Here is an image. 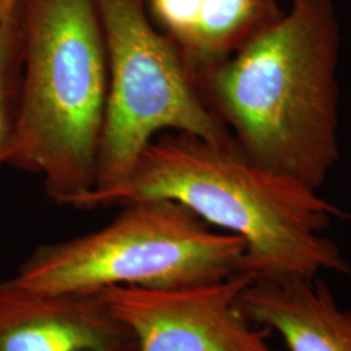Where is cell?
Here are the masks:
<instances>
[{
  "mask_svg": "<svg viewBox=\"0 0 351 351\" xmlns=\"http://www.w3.org/2000/svg\"><path fill=\"white\" fill-rule=\"evenodd\" d=\"M339 24L332 0L290 8L194 75L249 159L319 190L339 162Z\"/></svg>",
  "mask_w": 351,
  "mask_h": 351,
  "instance_id": "cell-1",
  "label": "cell"
},
{
  "mask_svg": "<svg viewBox=\"0 0 351 351\" xmlns=\"http://www.w3.org/2000/svg\"><path fill=\"white\" fill-rule=\"evenodd\" d=\"M169 199L245 243L242 272L252 280L350 275L324 232L349 215L317 190L252 162L236 143L162 133L143 151L123 186L99 207Z\"/></svg>",
  "mask_w": 351,
  "mask_h": 351,
  "instance_id": "cell-2",
  "label": "cell"
},
{
  "mask_svg": "<svg viewBox=\"0 0 351 351\" xmlns=\"http://www.w3.org/2000/svg\"><path fill=\"white\" fill-rule=\"evenodd\" d=\"M23 85L7 164L77 208L97 184L108 60L97 0H17Z\"/></svg>",
  "mask_w": 351,
  "mask_h": 351,
  "instance_id": "cell-3",
  "label": "cell"
},
{
  "mask_svg": "<svg viewBox=\"0 0 351 351\" xmlns=\"http://www.w3.org/2000/svg\"><path fill=\"white\" fill-rule=\"evenodd\" d=\"M123 207L95 232L38 246L11 280L38 293L94 294L202 287L242 272L243 241L213 230L185 206L147 199Z\"/></svg>",
  "mask_w": 351,
  "mask_h": 351,
  "instance_id": "cell-4",
  "label": "cell"
},
{
  "mask_svg": "<svg viewBox=\"0 0 351 351\" xmlns=\"http://www.w3.org/2000/svg\"><path fill=\"white\" fill-rule=\"evenodd\" d=\"M108 60V91L97 184L77 208H98L123 186L162 133L233 143L203 99L175 42L151 24L146 0H97Z\"/></svg>",
  "mask_w": 351,
  "mask_h": 351,
  "instance_id": "cell-5",
  "label": "cell"
},
{
  "mask_svg": "<svg viewBox=\"0 0 351 351\" xmlns=\"http://www.w3.org/2000/svg\"><path fill=\"white\" fill-rule=\"evenodd\" d=\"M251 280L241 272L202 287H113L99 294L133 332L138 351H280L239 308Z\"/></svg>",
  "mask_w": 351,
  "mask_h": 351,
  "instance_id": "cell-6",
  "label": "cell"
},
{
  "mask_svg": "<svg viewBox=\"0 0 351 351\" xmlns=\"http://www.w3.org/2000/svg\"><path fill=\"white\" fill-rule=\"evenodd\" d=\"M0 351H138L133 332L94 294L38 293L0 281Z\"/></svg>",
  "mask_w": 351,
  "mask_h": 351,
  "instance_id": "cell-7",
  "label": "cell"
},
{
  "mask_svg": "<svg viewBox=\"0 0 351 351\" xmlns=\"http://www.w3.org/2000/svg\"><path fill=\"white\" fill-rule=\"evenodd\" d=\"M252 324L274 330L288 351H351V307L320 278L251 280L239 298Z\"/></svg>",
  "mask_w": 351,
  "mask_h": 351,
  "instance_id": "cell-8",
  "label": "cell"
},
{
  "mask_svg": "<svg viewBox=\"0 0 351 351\" xmlns=\"http://www.w3.org/2000/svg\"><path fill=\"white\" fill-rule=\"evenodd\" d=\"M282 13L276 0H204L182 58L193 75L232 55Z\"/></svg>",
  "mask_w": 351,
  "mask_h": 351,
  "instance_id": "cell-9",
  "label": "cell"
},
{
  "mask_svg": "<svg viewBox=\"0 0 351 351\" xmlns=\"http://www.w3.org/2000/svg\"><path fill=\"white\" fill-rule=\"evenodd\" d=\"M23 32L19 5L0 21V165L7 164L16 133L23 85Z\"/></svg>",
  "mask_w": 351,
  "mask_h": 351,
  "instance_id": "cell-10",
  "label": "cell"
},
{
  "mask_svg": "<svg viewBox=\"0 0 351 351\" xmlns=\"http://www.w3.org/2000/svg\"><path fill=\"white\" fill-rule=\"evenodd\" d=\"M17 0H0V21L7 19L13 12Z\"/></svg>",
  "mask_w": 351,
  "mask_h": 351,
  "instance_id": "cell-11",
  "label": "cell"
}]
</instances>
